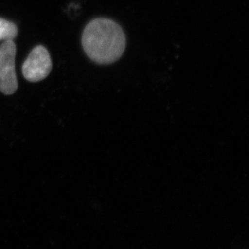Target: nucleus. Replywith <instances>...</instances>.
I'll return each mask as SVG.
<instances>
[{
  "label": "nucleus",
  "mask_w": 249,
  "mask_h": 249,
  "mask_svg": "<svg viewBox=\"0 0 249 249\" xmlns=\"http://www.w3.org/2000/svg\"><path fill=\"white\" fill-rule=\"evenodd\" d=\"M84 51L90 59L98 64H111L124 53L125 36L119 24L113 20L99 18L91 20L82 36Z\"/></svg>",
  "instance_id": "obj_1"
},
{
  "label": "nucleus",
  "mask_w": 249,
  "mask_h": 249,
  "mask_svg": "<svg viewBox=\"0 0 249 249\" xmlns=\"http://www.w3.org/2000/svg\"><path fill=\"white\" fill-rule=\"evenodd\" d=\"M17 47L13 41H6L0 46V91L12 95L18 88L15 71V57Z\"/></svg>",
  "instance_id": "obj_2"
},
{
  "label": "nucleus",
  "mask_w": 249,
  "mask_h": 249,
  "mask_svg": "<svg viewBox=\"0 0 249 249\" xmlns=\"http://www.w3.org/2000/svg\"><path fill=\"white\" fill-rule=\"evenodd\" d=\"M52 69V62L48 51L37 46L29 53L22 67L24 79L29 82H39L46 79Z\"/></svg>",
  "instance_id": "obj_3"
},
{
  "label": "nucleus",
  "mask_w": 249,
  "mask_h": 249,
  "mask_svg": "<svg viewBox=\"0 0 249 249\" xmlns=\"http://www.w3.org/2000/svg\"><path fill=\"white\" fill-rule=\"evenodd\" d=\"M17 34L18 29L16 24L0 18V41H13Z\"/></svg>",
  "instance_id": "obj_4"
}]
</instances>
